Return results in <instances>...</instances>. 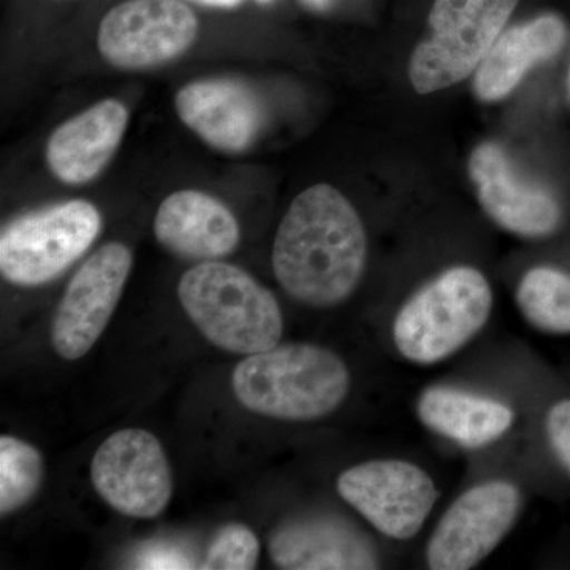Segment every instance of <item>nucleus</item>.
Segmentation results:
<instances>
[{
	"label": "nucleus",
	"mask_w": 570,
	"mask_h": 570,
	"mask_svg": "<svg viewBox=\"0 0 570 570\" xmlns=\"http://www.w3.org/2000/svg\"><path fill=\"white\" fill-rule=\"evenodd\" d=\"M564 40V22L553 14L509 29L480 63L474 80L475 94L487 102L504 99L535 63L553 58Z\"/></svg>",
	"instance_id": "17"
},
{
	"label": "nucleus",
	"mask_w": 570,
	"mask_h": 570,
	"mask_svg": "<svg viewBox=\"0 0 570 570\" xmlns=\"http://www.w3.org/2000/svg\"><path fill=\"white\" fill-rule=\"evenodd\" d=\"M307 6L316 10H325L332 3V0H305Z\"/></svg>",
	"instance_id": "25"
},
{
	"label": "nucleus",
	"mask_w": 570,
	"mask_h": 570,
	"mask_svg": "<svg viewBox=\"0 0 570 570\" xmlns=\"http://www.w3.org/2000/svg\"><path fill=\"white\" fill-rule=\"evenodd\" d=\"M515 299L532 328L547 335H570V273L535 266L521 277Z\"/></svg>",
	"instance_id": "19"
},
{
	"label": "nucleus",
	"mask_w": 570,
	"mask_h": 570,
	"mask_svg": "<svg viewBox=\"0 0 570 570\" xmlns=\"http://www.w3.org/2000/svg\"><path fill=\"white\" fill-rule=\"evenodd\" d=\"M366 255V232L354 206L335 187L316 184L285 213L273 246V269L292 298L330 307L354 294Z\"/></svg>",
	"instance_id": "1"
},
{
	"label": "nucleus",
	"mask_w": 570,
	"mask_h": 570,
	"mask_svg": "<svg viewBox=\"0 0 570 570\" xmlns=\"http://www.w3.org/2000/svg\"><path fill=\"white\" fill-rule=\"evenodd\" d=\"M521 491L508 480L472 487L442 515L426 547L428 568L468 570L497 549L515 527Z\"/></svg>",
	"instance_id": "9"
},
{
	"label": "nucleus",
	"mask_w": 570,
	"mask_h": 570,
	"mask_svg": "<svg viewBox=\"0 0 570 570\" xmlns=\"http://www.w3.org/2000/svg\"><path fill=\"white\" fill-rule=\"evenodd\" d=\"M258 2L268 3V2H272V0H258Z\"/></svg>",
	"instance_id": "26"
},
{
	"label": "nucleus",
	"mask_w": 570,
	"mask_h": 570,
	"mask_svg": "<svg viewBox=\"0 0 570 570\" xmlns=\"http://www.w3.org/2000/svg\"><path fill=\"white\" fill-rule=\"evenodd\" d=\"M39 450L13 436L0 438V513L11 515L24 508L43 483Z\"/></svg>",
	"instance_id": "20"
},
{
	"label": "nucleus",
	"mask_w": 570,
	"mask_h": 570,
	"mask_svg": "<svg viewBox=\"0 0 570 570\" xmlns=\"http://www.w3.org/2000/svg\"><path fill=\"white\" fill-rule=\"evenodd\" d=\"M493 309L487 277L472 266H453L419 288L397 311L393 343L407 362L436 365L482 332Z\"/></svg>",
	"instance_id": "4"
},
{
	"label": "nucleus",
	"mask_w": 570,
	"mask_h": 570,
	"mask_svg": "<svg viewBox=\"0 0 570 570\" xmlns=\"http://www.w3.org/2000/svg\"><path fill=\"white\" fill-rule=\"evenodd\" d=\"M261 554L257 535L245 524H227L209 546L202 569L250 570Z\"/></svg>",
	"instance_id": "21"
},
{
	"label": "nucleus",
	"mask_w": 570,
	"mask_h": 570,
	"mask_svg": "<svg viewBox=\"0 0 570 570\" xmlns=\"http://www.w3.org/2000/svg\"><path fill=\"white\" fill-rule=\"evenodd\" d=\"M178 298L198 332L232 354L268 351L283 336V313L275 295L238 266L202 262L184 273Z\"/></svg>",
	"instance_id": "3"
},
{
	"label": "nucleus",
	"mask_w": 570,
	"mask_h": 570,
	"mask_svg": "<svg viewBox=\"0 0 570 570\" xmlns=\"http://www.w3.org/2000/svg\"><path fill=\"white\" fill-rule=\"evenodd\" d=\"M269 558L287 570H367L379 568L377 551L362 531L328 515L303 517L277 528Z\"/></svg>",
	"instance_id": "13"
},
{
	"label": "nucleus",
	"mask_w": 570,
	"mask_h": 570,
	"mask_svg": "<svg viewBox=\"0 0 570 570\" xmlns=\"http://www.w3.org/2000/svg\"><path fill=\"white\" fill-rule=\"evenodd\" d=\"M239 403L264 417L311 422L344 403L351 390L346 363L316 344H284L247 355L232 374Z\"/></svg>",
	"instance_id": "2"
},
{
	"label": "nucleus",
	"mask_w": 570,
	"mask_h": 570,
	"mask_svg": "<svg viewBox=\"0 0 570 570\" xmlns=\"http://www.w3.org/2000/svg\"><path fill=\"white\" fill-rule=\"evenodd\" d=\"M340 497L381 534L417 535L439 498L434 480L404 460H373L348 468L336 482Z\"/></svg>",
	"instance_id": "7"
},
{
	"label": "nucleus",
	"mask_w": 570,
	"mask_h": 570,
	"mask_svg": "<svg viewBox=\"0 0 570 570\" xmlns=\"http://www.w3.org/2000/svg\"><path fill=\"white\" fill-rule=\"evenodd\" d=\"M102 217L86 200H70L24 214L0 235V272L9 283H51L96 242Z\"/></svg>",
	"instance_id": "6"
},
{
	"label": "nucleus",
	"mask_w": 570,
	"mask_h": 570,
	"mask_svg": "<svg viewBox=\"0 0 570 570\" xmlns=\"http://www.w3.org/2000/svg\"><path fill=\"white\" fill-rule=\"evenodd\" d=\"M569 88H570V73H569Z\"/></svg>",
	"instance_id": "27"
},
{
	"label": "nucleus",
	"mask_w": 570,
	"mask_h": 570,
	"mask_svg": "<svg viewBox=\"0 0 570 570\" xmlns=\"http://www.w3.org/2000/svg\"><path fill=\"white\" fill-rule=\"evenodd\" d=\"M469 176L482 208L510 234L543 238L560 227L557 198L539 184L524 181L497 142H483L472 151Z\"/></svg>",
	"instance_id": "12"
},
{
	"label": "nucleus",
	"mask_w": 570,
	"mask_h": 570,
	"mask_svg": "<svg viewBox=\"0 0 570 570\" xmlns=\"http://www.w3.org/2000/svg\"><path fill=\"white\" fill-rule=\"evenodd\" d=\"M551 455L570 479V397L554 401L543 420Z\"/></svg>",
	"instance_id": "22"
},
{
	"label": "nucleus",
	"mask_w": 570,
	"mask_h": 570,
	"mask_svg": "<svg viewBox=\"0 0 570 570\" xmlns=\"http://www.w3.org/2000/svg\"><path fill=\"white\" fill-rule=\"evenodd\" d=\"M519 0H436L431 36L415 48L409 78L415 91L430 94L468 78L499 39Z\"/></svg>",
	"instance_id": "5"
},
{
	"label": "nucleus",
	"mask_w": 570,
	"mask_h": 570,
	"mask_svg": "<svg viewBox=\"0 0 570 570\" xmlns=\"http://www.w3.org/2000/svg\"><path fill=\"white\" fill-rule=\"evenodd\" d=\"M154 234L170 253L204 262L234 253L239 242L238 223L230 209L198 190L168 195L157 209Z\"/></svg>",
	"instance_id": "16"
},
{
	"label": "nucleus",
	"mask_w": 570,
	"mask_h": 570,
	"mask_svg": "<svg viewBox=\"0 0 570 570\" xmlns=\"http://www.w3.org/2000/svg\"><path fill=\"white\" fill-rule=\"evenodd\" d=\"M138 569H194V562L186 551L170 543H156L141 551L137 561Z\"/></svg>",
	"instance_id": "23"
},
{
	"label": "nucleus",
	"mask_w": 570,
	"mask_h": 570,
	"mask_svg": "<svg viewBox=\"0 0 570 570\" xmlns=\"http://www.w3.org/2000/svg\"><path fill=\"white\" fill-rule=\"evenodd\" d=\"M129 124V110L107 99L63 122L47 145V163L61 181L80 186L102 174L118 151Z\"/></svg>",
	"instance_id": "15"
},
{
	"label": "nucleus",
	"mask_w": 570,
	"mask_h": 570,
	"mask_svg": "<svg viewBox=\"0 0 570 570\" xmlns=\"http://www.w3.org/2000/svg\"><path fill=\"white\" fill-rule=\"evenodd\" d=\"M197 33V17L179 0H129L108 11L97 45L118 69L141 70L179 58Z\"/></svg>",
	"instance_id": "10"
},
{
	"label": "nucleus",
	"mask_w": 570,
	"mask_h": 570,
	"mask_svg": "<svg viewBox=\"0 0 570 570\" xmlns=\"http://www.w3.org/2000/svg\"><path fill=\"white\" fill-rule=\"evenodd\" d=\"M194 2L204 3L209 7H220V9H234L238 7L243 0H194Z\"/></svg>",
	"instance_id": "24"
},
{
	"label": "nucleus",
	"mask_w": 570,
	"mask_h": 570,
	"mask_svg": "<svg viewBox=\"0 0 570 570\" xmlns=\"http://www.w3.org/2000/svg\"><path fill=\"white\" fill-rule=\"evenodd\" d=\"M134 257L121 243H108L71 277L52 321L51 340L63 360L81 358L102 336L121 299Z\"/></svg>",
	"instance_id": "11"
},
{
	"label": "nucleus",
	"mask_w": 570,
	"mask_h": 570,
	"mask_svg": "<svg viewBox=\"0 0 570 570\" xmlns=\"http://www.w3.org/2000/svg\"><path fill=\"white\" fill-rule=\"evenodd\" d=\"M94 490L110 508L134 519H154L174 494L170 463L159 439L138 428L116 431L97 449Z\"/></svg>",
	"instance_id": "8"
},
{
	"label": "nucleus",
	"mask_w": 570,
	"mask_h": 570,
	"mask_svg": "<svg viewBox=\"0 0 570 570\" xmlns=\"http://www.w3.org/2000/svg\"><path fill=\"white\" fill-rule=\"evenodd\" d=\"M417 415L428 430L466 449L493 444L515 419L501 401L448 387L426 389L419 397Z\"/></svg>",
	"instance_id": "18"
},
{
	"label": "nucleus",
	"mask_w": 570,
	"mask_h": 570,
	"mask_svg": "<svg viewBox=\"0 0 570 570\" xmlns=\"http://www.w3.org/2000/svg\"><path fill=\"white\" fill-rule=\"evenodd\" d=\"M175 107L189 129L225 153L246 151L264 121L257 96L234 80L189 82L176 94Z\"/></svg>",
	"instance_id": "14"
}]
</instances>
